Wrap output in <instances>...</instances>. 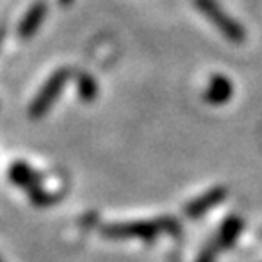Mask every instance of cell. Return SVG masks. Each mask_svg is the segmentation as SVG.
<instances>
[{
    "label": "cell",
    "instance_id": "obj_5",
    "mask_svg": "<svg viewBox=\"0 0 262 262\" xmlns=\"http://www.w3.org/2000/svg\"><path fill=\"white\" fill-rule=\"evenodd\" d=\"M233 97V84L224 75H213L204 91V100L211 106H222Z\"/></svg>",
    "mask_w": 262,
    "mask_h": 262
},
{
    "label": "cell",
    "instance_id": "obj_8",
    "mask_svg": "<svg viewBox=\"0 0 262 262\" xmlns=\"http://www.w3.org/2000/svg\"><path fill=\"white\" fill-rule=\"evenodd\" d=\"M242 228H244V222H242V219L237 217V215H231V217L226 219V221L222 222L221 229H219V235H217L219 248H222V250L231 248V246L237 242V238L241 237Z\"/></svg>",
    "mask_w": 262,
    "mask_h": 262
},
{
    "label": "cell",
    "instance_id": "obj_10",
    "mask_svg": "<svg viewBox=\"0 0 262 262\" xmlns=\"http://www.w3.org/2000/svg\"><path fill=\"white\" fill-rule=\"evenodd\" d=\"M213 260H215V248H213V246L206 248L201 253V257L196 258V262H213Z\"/></svg>",
    "mask_w": 262,
    "mask_h": 262
},
{
    "label": "cell",
    "instance_id": "obj_11",
    "mask_svg": "<svg viewBox=\"0 0 262 262\" xmlns=\"http://www.w3.org/2000/svg\"><path fill=\"white\" fill-rule=\"evenodd\" d=\"M73 2H75V0H58V4H60L62 8H68V6H71Z\"/></svg>",
    "mask_w": 262,
    "mask_h": 262
},
{
    "label": "cell",
    "instance_id": "obj_3",
    "mask_svg": "<svg viewBox=\"0 0 262 262\" xmlns=\"http://www.w3.org/2000/svg\"><path fill=\"white\" fill-rule=\"evenodd\" d=\"M162 219L155 222L137 221V222H119L102 228V235L107 238L127 241V238H139V241L151 242L159 233H162Z\"/></svg>",
    "mask_w": 262,
    "mask_h": 262
},
{
    "label": "cell",
    "instance_id": "obj_7",
    "mask_svg": "<svg viewBox=\"0 0 262 262\" xmlns=\"http://www.w3.org/2000/svg\"><path fill=\"white\" fill-rule=\"evenodd\" d=\"M9 180H11L13 184L28 189V191L40 186V175L26 162L11 164V168H9Z\"/></svg>",
    "mask_w": 262,
    "mask_h": 262
},
{
    "label": "cell",
    "instance_id": "obj_1",
    "mask_svg": "<svg viewBox=\"0 0 262 262\" xmlns=\"http://www.w3.org/2000/svg\"><path fill=\"white\" fill-rule=\"evenodd\" d=\"M195 8L199 9L229 42H233V44L244 42V38H246L244 28H242L235 18L228 16V13L217 4V0H195Z\"/></svg>",
    "mask_w": 262,
    "mask_h": 262
},
{
    "label": "cell",
    "instance_id": "obj_2",
    "mask_svg": "<svg viewBox=\"0 0 262 262\" xmlns=\"http://www.w3.org/2000/svg\"><path fill=\"white\" fill-rule=\"evenodd\" d=\"M68 80H70V70H66V68L64 70L55 71V73L48 78V82L42 86V90L37 93V97L33 98L31 106H29V110H28L29 117H31L33 120L42 119V117L53 107L55 100H57L58 95L62 93V90H64Z\"/></svg>",
    "mask_w": 262,
    "mask_h": 262
},
{
    "label": "cell",
    "instance_id": "obj_6",
    "mask_svg": "<svg viewBox=\"0 0 262 262\" xmlns=\"http://www.w3.org/2000/svg\"><path fill=\"white\" fill-rule=\"evenodd\" d=\"M46 13H48V6L46 2H35L26 13V16L18 24V37L20 38H31L35 33L38 31L40 24L44 22Z\"/></svg>",
    "mask_w": 262,
    "mask_h": 262
},
{
    "label": "cell",
    "instance_id": "obj_9",
    "mask_svg": "<svg viewBox=\"0 0 262 262\" xmlns=\"http://www.w3.org/2000/svg\"><path fill=\"white\" fill-rule=\"evenodd\" d=\"M77 88H78V95H80V98L84 100V102H91L95 97H97V82H95V78L91 77V75L84 73L80 75V77L77 78Z\"/></svg>",
    "mask_w": 262,
    "mask_h": 262
},
{
    "label": "cell",
    "instance_id": "obj_4",
    "mask_svg": "<svg viewBox=\"0 0 262 262\" xmlns=\"http://www.w3.org/2000/svg\"><path fill=\"white\" fill-rule=\"evenodd\" d=\"M228 196V189L224 186H219V188H213L209 191H206L204 195L196 196L195 201H191L188 206H186L184 213L189 219H199L202 217L204 213L211 211L213 208H217L222 201Z\"/></svg>",
    "mask_w": 262,
    "mask_h": 262
}]
</instances>
